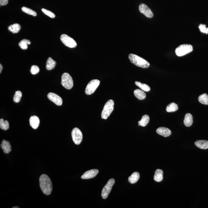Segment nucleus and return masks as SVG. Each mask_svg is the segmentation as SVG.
Returning <instances> with one entry per match:
<instances>
[{"mask_svg": "<svg viewBox=\"0 0 208 208\" xmlns=\"http://www.w3.org/2000/svg\"><path fill=\"white\" fill-rule=\"evenodd\" d=\"M40 188L45 195H48L52 192V182L49 177L46 175L43 174L39 178Z\"/></svg>", "mask_w": 208, "mask_h": 208, "instance_id": "obj_1", "label": "nucleus"}, {"mask_svg": "<svg viewBox=\"0 0 208 208\" xmlns=\"http://www.w3.org/2000/svg\"><path fill=\"white\" fill-rule=\"evenodd\" d=\"M130 61L138 67L146 68L149 67L150 64L145 59L133 54H130L128 56Z\"/></svg>", "mask_w": 208, "mask_h": 208, "instance_id": "obj_2", "label": "nucleus"}, {"mask_svg": "<svg viewBox=\"0 0 208 208\" xmlns=\"http://www.w3.org/2000/svg\"><path fill=\"white\" fill-rule=\"evenodd\" d=\"M114 102L113 100L110 99L105 104L102 113V118L106 120L110 115L114 109Z\"/></svg>", "mask_w": 208, "mask_h": 208, "instance_id": "obj_3", "label": "nucleus"}, {"mask_svg": "<svg viewBox=\"0 0 208 208\" xmlns=\"http://www.w3.org/2000/svg\"><path fill=\"white\" fill-rule=\"evenodd\" d=\"M193 47L190 44H184L177 47L175 50L176 55L178 56H182L192 52Z\"/></svg>", "mask_w": 208, "mask_h": 208, "instance_id": "obj_4", "label": "nucleus"}, {"mask_svg": "<svg viewBox=\"0 0 208 208\" xmlns=\"http://www.w3.org/2000/svg\"><path fill=\"white\" fill-rule=\"evenodd\" d=\"M62 86L68 90H70L73 87V81L71 76L68 73H63L61 77V82Z\"/></svg>", "mask_w": 208, "mask_h": 208, "instance_id": "obj_5", "label": "nucleus"}, {"mask_svg": "<svg viewBox=\"0 0 208 208\" xmlns=\"http://www.w3.org/2000/svg\"><path fill=\"white\" fill-rule=\"evenodd\" d=\"M100 82L98 80H93L88 83L85 90V93L87 95H91L93 93L99 86Z\"/></svg>", "mask_w": 208, "mask_h": 208, "instance_id": "obj_6", "label": "nucleus"}, {"mask_svg": "<svg viewBox=\"0 0 208 208\" xmlns=\"http://www.w3.org/2000/svg\"><path fill=\"white\" fill-rule=\"evenodd\" d=\"M60 39L62 42L66 46L69 48H74L77 46V44L75 41L67 35H61Z\"/></svg>", "mask_w": 208, "mask_h": 208, "instance_id": "obj_7", "label": "nucleus"}, {"mask_svg": "<svg viewBox=\"0 0 208 208\" xmlns=\"http://www.w3.org/2000/svg\"><path fill=\"white\" fill-rule=\"evenodd\" d=\"M72 139L74 143L77 145H80L83 140V134L81 130L77 128H75L71 133Z\"/></svg>", "mask_w": 208, "mask_h": 208, "instance_id": "obj_8", "label": "nucleus"}, {"mask_svg": "<svg viewBox=\"0 0 208 208\" xmlns=\"http://www.w3.org/2000/svg\"><path fill=\"white\" fill-rule=\"evenodd\" d=\"M115 183L114 179L111 178L103 187L102 193V196L103 199H106L108 197L112 189V187L114 185Z\"/></svg>", "mask_w": 208, "mask_h": 208, "instance_id": "obj_9", "label": "nucleus"}, {"mask_svg": "<svg viewBox=\"0 0 208 208\" xmlns=\"http://www.w3.org/2000/svg\"><path fill=\"white\" fill-rule=\"evenodd\" d=\"M48 99L58 106H61L62 104V100L61 97L53 93H49L48 95Z\"/></svg>", "mask_w": 208, "mask_h": 208, "instance_id": "obj_10", "label": "nucleus"}, {"mask_svg": "<svg viewBox=\"0 0 208 208\" xmlns=\"http://www.w3.org/2000/svg\"><path fill=\"white\" fill-rule=\"evenodd\" d=\"M139 9L141 13L148 18H152L153 14L148 7L144 4H141L139 7Z\"/></svg>", "mask_w": 208, "mask_h": 208, "instance_id": "obj_11", "label": "nucleus"}, {"mask_svg": "<svg viewBox=\"0 0 208 208\" xmlns=\"http://www.w3.org/2000/svg\"><path fill=\"white\" fill-rule=\"evenodd\" d=\"M99 172L97 169H92L85 172L81 176V178L83 179H88L94 178Z\"/></svg>", "mask_w": 208, "mask_h": 208, "instance_id": "obj_12", "label": "nucleus"}, {"mask_svg": "<svg viewBox=\"0 0 208 208\" xmlns=\"http://www.w3.org/2000/svg\"><path fill=\"white\" fill-rule=\"evenodd\" d=\"M156 133L159 135L165 137H168L171 135L172 132L169 129L167 128L161 127L157 129Z\"/></svg>", "mask_w": 208, "mask_h": 208, "instance_id": "obj_13", "label": "nucleus"}, {"mask_svg": "<svg viewBox=\"0 0 208 208\" xmlns=\"http://www.w3.org/2000/svg\"><path fill=\"white\" fill-rule=\"evenodd\" d=\"M30 126L34 129H36L39 126V119L37 116H31L30 119Z\"/></svg>", "mask_w": 208, "mask_h": 208, "instance_id": "obj_14", "label": "nucleus"}, {"mask_svg": "<svg viewBox=\"0 0 208 208\" xmlns=\"http://www.w3.org/2000/svg\"><path fill=\"white\" fill-rule=\"evenodd\" d=\"M1 148L5 153L8 154L11 151V147L9 141L3 140L1 145Z\"/></svg>", "mask_w": 208, "mask_h": 208, "instance_id": "obj_15", "label": "nucleus"}, {"mask_svg": "<svg viewBox=\"0 0 208 208\" xmlns=\"http://www.w3.org/2000/svg\"><path fill=\"white\" fill-rule=\"evenodd\" d=\"M195 144L196 147L201 149H207L208 148V141L200 140L195 141Z\"/></svg>", "mask_w": 208, "mask_h": 208, "instance_id": "obj_16", "label": "nucleus"}, {"mask_svg": "<svg viewBox=\"0 0 208 208\" xmlns=\"http://www.w3.org/2000/svg\"><path fill=\"white\" fill-rule=\"evenodd\" d=\"M163 171L160 169H157L155 172L154 180L156 182H160L163 179Z\"/></svg>", "mask_w": 208, "mask_h": 208, "instance_id": "obj_17", "label": "nucleus"}, {"mask_svg": "<svg viewBox=\"0 0 208 208\" xmlns=\"http://www.w3.org/2000/svg\"><path fill=\"white\" fill-rule=\"evenodd\" d=\"M134 96L139 100H143L146 97V94L144 91L140 89H137L134 91Z\"/></svg>", "mask_w": 208, "mask_h": 208, "instance_id": "obj_18", "label": "nucleus"}, {"mask_svg": "<svg viewBox=\"0 0 208 208\" xmlns=\"http://www.w3.org/2000/svg\"><path fill=\"white\" fill-rule=\"evenodd\" d=\"M140 174L138 172H134L129 177L128 180L130 184H134L137 182L140 178Z\"/></svg>", "mask_w": 208, "mask_h": 208, "instance_id": "obj_19", "label": "nucleus"}, {"mask_svg": "<svg viewBox=\"0 0 208 208\" xmlns=\"http://www.w3.org/2000/svg\"><path fill=\"white\" fill-rule=\"evenodd\" d=\"M193 123V117L192 115L190 113H187L185 115L184 120V124L187 127H191Z\"/></svg>", "mask_w": 208, "mask_h": 208, "instance_id": "obj_20", "label": "nucleus"}, {"mask_svg": "<svg viewBox=\"0 0 208 208\" xmlns=\"http://www.w3.org/2000/svg\"><path fill=\"white\" fill-rule=\"evenodd\" d=\"M56 65V62L51 57L48 58L47 60L46 65V68L47 70H51L55 68Z\"/></svg>", "mask_w": 208, "mask_h": 208, "instance_id": "obj_21", "label": "nucleus"}, {"mask_svg": "<svg viewBox=\"0 0 208 208\" xmlns=\"http://www.w3.org/2000/svg\"><path fill=\"white\" fill-rule=\"evenodd\" d=\"M21 26L17 23L14 24L8 27V30L13 33H17L20 31Z\"/></svg>", "mask_w": 208, "mask_h": 208, "instance_id": "obj_22", "label": "nucleus"}, {"mask_svg": "<svg viewBox=\"0 0 208 208\" xmlns=\"http://www.w3.org/2000/svg\"><path fill=\"white\" fill-rule=\"evenodd\" d=\"M150 121V117L149 116L147 115H144L142 116L141 120L138 121V124L139 126L141 127H145L148 124Z\"/></svg>", "mask_w": 208, "mask_h": 208, "instance_id": "obj_23", "label": "nucleus"}, {"mask_svg": "<svg viewBox=\"0 0 208 208\" xmlns=\"http://www.w3.org/2000/svg\"><path fill=\"white\" fill-rule=\"evenodd\" d=\"M178 105L174 102L169 104L166 108V112H173L178 110Z\"/></svg>", "mask_w": 208, "mask_h": 208, "instance_id": "obj_24", "label": "nucleus"}, {"mask_svg": "<svg viewBox=\"0 0 208 208\" xmlns=\"http://www.w3.org/2000/svg\"><path fill=\"white\" fill-rule=\"evenodd\" d=\"M135 84L137 87L140 88L143 91H145V92H148V91H150V87L147 84H143V83L138 81H135Z\"/></svg>", "mask_w": 208, "mask_h": 208, "instance_id": "obj_25", "label": "nucleus"}, {"mask_svg": "<svg viewBox=\"0 0 208 208\" xmlns=\"http://www.w3.org/2000/svg\"><path fill=\"white\" fill-rule=\"evenodd\" d=\"M198 100L200 103L203 105H208V96L207 94L204 93L201 95L199 97Z\"/></svg>", "mask_w": 208, "mask_h": 208, "instance_id": "obj_26", "label": "nucleus"}, {"mask_svg": "<svg viewBox=\"0 0 208 208\" xmlns=\"http://www.w3.org/2000/svg\"><path fill=\"white\" fill-rule=\"evenodd\" d=\"M30 44L31 43L30 40L24 39L19 42V45L22 49L26 50L28 48L27 45H30Z\"/></svg>", "mask_w": 208, "mask_h": 208, "instance_id": "obj_27", "label": "nucleus"}, {"mask_svg": "<svg viewBox=\"0 0 208 208\" xmlns=\"http://www.w3.org/2000/svg\"><path fill=\"white\" fill-rule=\"evenodd\" d=\"M9 122L7 120H4V119L0 120V128L1 129L7 130L9 128Z\"/></svg>", "mask_w": 208, "mask_h": 208, "instance_id": "obj_28", "label": "nucleus"}, {"mask_svg": "<svg viewBox=\"0 0 208 208\" xmlns=\"http://www.w3.org/2000/svg\"><path fill=\"white\" fill-rule=\"evenodd\" d=\"M22 10L25 13L27 14H28L32 15L33 16H36L37 15L36 12L35 11L25 7H23L22 8Z\"/></svg>", "mask_w": 208, "mask_h": 208, "instance_id": "obj_29", "label": "nucleus"}, {"mask_svg": "<svg viewBox=\"0 0 208 208\" xmlns=\"http://www.w3.org/2000/svg\"><path fill=\"white\" fill-rule=\"evenodd\" d=\"M22 96V93L20 91H17L15 93L14 96L13 100L16 103H17L20 102L21 98Z\"/></svg>", "mask_w": 208, "mask_h": 208, "instance_id": "obj_30", "label": "nucleus"}, {"mask_svg": "<svg viewBox=\"0 0 208 208\" xmlns=\"http://www.w3.org/2000/svg\"><path fill=\"white\" fill-rule=\"evenodd\" d=\"M30 72L32 74H36L39 72V68L36 65H33L30 69Z\"/></svg>", "mask_w": 208, "mask_h": 208, "instance_id": "obj_31", "label": "nucleus"}, {"mask_svg": "<svg viewBox=\"0 0 208 208\" xmlns=\"http://www.w3.org/2000/svg\"><path fill=\"white\" fill-rule=\"evenodd\" d=\"M42 11L46 15L49 17L51 18H54L55 17V14H54L53 12L50 11H48V10L44 9H42Z\"/></svg>", "mask_w": 208, "mask_h": 208, "instance_id": "obj_32", "label": "nucleus"}, {"mask_svg": "<svg viewBox=\"0 0 208 208\" xmlns=\"http://www.w3.org/2000/svg\"><path fill=\"white\" fill-rule=\"evenodd\" d=\"M206 25L200 24L199 26L200 30L202 33L208 34V28L206 27Z\"/></svg>", "mask_w": 208, "mask_h": 208, "instance_id": "obj_33", "label": "nucleus"}, {"mask_svg": "<svg viewBox=\"0 0 208 208\" xmlns=\"http://www.w3.org/2000/svg\"><path fill=\"white\" fill-rule=\"evenodd\" d=\"M8 0H0V5L1 6H5L8 5Z\"/></svg>", "mask_w": 208, "mask_h": 208, "instance_id": "obj_34", "label": "nucleus"}, {"mask_svg": "<svg viewBox=\"0 0 208 208\" xmlns=\"http://www.w3.org/2000/svg\"><path fill=\"white\" fill-rule=\"evenodd\" d=\"M3 69V67L2 65H0V73H1L2 72V70Z\"/></svg>", "mask_w": 208, "mask_h": 208, "instance_id": "obj_35", "label": "nucleus"}, {"mask_svg": "<svg viewBox=\"0 0 208 208\" xmlns=\"http://www.w3.org/2000/svg\"><path fill=\"white\" fill-rule=\"evenodd\" d=\"M12 208H19V207L18 206H14V207H12Z\"/></svg>", "mask_w": 208, "mask_h": 208, "instance_id": "obj_36", "label": "nucleus"}]
</instances>
